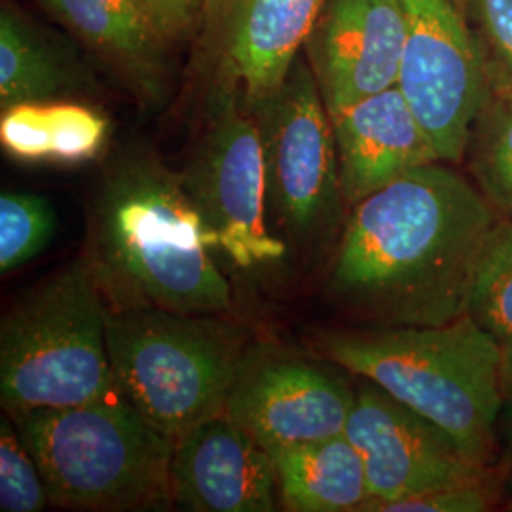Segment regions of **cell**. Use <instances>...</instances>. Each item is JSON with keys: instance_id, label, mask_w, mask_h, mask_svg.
I'll return each instance as SVG.
<instances>
[{"instance_id": "obj_5", "label": "cell", "mask_w": 512, "mask_h": 512, "mask_svg": "<svg viewBox=\"0 0 512 512\" xmlns=\"http://www.w3.org/2000/svg\"><path fill=\"white\" fill-rule=\"evenodd\" d=\"M10 418L37 459L50 503L82 511H135L171 501L175 442L118 391L92 403Z\"/></svg>"}, {"instance_id": "obj_11", "label": "cell", "mask_w": 512, "mask_h": 512, "mask_svg": "<svg viewBox=\"0 0 512 512\" xmlns=\"http://www.w3.org/2000/svg\"><path fill=\"white\" fill-rule=\"evenodd\" d=\"M344 435L365 463L370 499L361 512L486 475L499 465L471 458L437 423L368 380L355 389Z\"/></svg>"}, {"instance_id": "obj_24", "label": "cell", "mask_w": 512, "mask_h": 512, "mask_svg": "<svg viewBox=\"0 0 512 512\" xmlns=\"http://www.w3.org/2000/svg\"><path fill=\"white\" fill-rule=\"evenodd\" d=\"M50 503L37 459L4 412L0 418V511L38 512Z\"/></svg>"}, {"instance_id": "obj_19", "label": "cell", "mask_w": 512, "mask_h": 512, "mask_svg": "<svg viewBox=\"0 0 512 512\" xmlns=\"http://www.w3.org/2000/svg\"><path fill=\"white\" fill-rule=\"evenodd\" d=\"M86 84L78 57L10 4L0 12V107L69 99Z\"/></svg>"}, {"instance_id": "obj_27", "label": "cell", "mask_w": 512, "mask_h": 512, "mask_svg": "<svg viewBox=\"0 0 512 512\" xmlns=\"http://www.w3.org/2000/svg\"><path fill=\"white\" fill-rule=\"evenodd\" d=\"M499 435H501V440H503L507 459L512 463V382L507 385V393H505V404H503V414H501Z\"/></svg>"}, {"instance_id": "obj_7", "label": "cell", "mask_w": 512, "mask_h": 512, "mask_svg": "<svg viewBox=\"0 0 512 512\" xmlns=\"http://www.w3.org/2000/svg\"><path fill=\"white\" fill-rule=\"evenodd\" d=\"M249 109L262 141L268 209L287 239L310 245L338 224L344 196L332 118L306 55Z\"/></svg>"}, {"instance_id": "obj_22", "label": "cell", "mask_w": 512, "mask_h": 512, "mask_svg": "<svg viewBox=\"0 0 512 512\" xmlns=\"http://www.w3.org/2000/svg\"><path fill=\"white\" fill-rule=\"evenodd\" d=\"M57 230L54 207L31 192L0 196V272L10 274L40 255Z\"/></svg>"}, {"instance_id": "obj_17", "label": "cell", "mask_w": 512, "mask_h": 512, "mask_svg": "<svg viewBox=\"0 0 512 512\" xmlns=\"http://www.w3.org/2000/svg\"><path fill=\"white\" fill-rule=\"evenodd\" d=\"M272 458L285 511H361L370 499L365 463L346 435L283 448Z\"/></svg>"}, {"instance_id": "obj_16", "label": "cell", "mask_w": 512, "mask_h": 512, "mask_svg": "<svg viewBox=\"0 0 512 512\" xmlns=\"http://www.w3.org/2000/svg\"><path fill=\"white\" fill-rule=\"evenodd\" d=\"M61 25L101 55L143 101L165 90V38L154 29L139 0H42Z\"/></svg>"}, {"instance_id": "obj_3", "label": "cell", "mask_w": 512, "mask_h": 512, "mask_svg": "<svg viewBox=\"0 0 512 512\" xmlns=\"http://www.w3.org/2000/svg\"><path fill=\"white\" fill-rule=\"evenodd\" d=\"M315 349L437 423L471 458L499 463L505 363L494 338L467 313L429 327L327 330Z\"/></svg>"}, {"instance_id": "obj_25", "label": "cell", "mask_w": 512, "mask_h": 512, "mask_svg": "<svg viewBox=\"0 0 512 512\" xmlns=\"http://www.w3.org/2000/svg\"><path fill=\"white\" fill-rule=\"evenodd\" d=\"M505 469L497 465L486 475L446 484L435 490L380 505L376 512H488L495 511L505 492Z\"/></svg>"}, {"instance_id": "obj_6", "label": "cell", "mask_w": 512, "mask_h": 512, "mask_svg": "<svg viewBox=\"0 0 512 512\" xmlns=\"http://www.w3.org/2000/svg\"><path fill=\"white\" fill-rule=\"evenodd\" d=\"M249 344L247 332L222 315L120 308L107 317L118 393L173 442L224 414Z\"/></svg>"}, {"instance_id": "obj_18", "label": "cell", "mask_w": 512, "mask_h": 512, "mask_svg": "<svg viewBox=\"0 0 512 512\" xmlns=\"http://www.w3.org/2000/svg\"><path fill=\"white\" fill-rule=\"evenodd\" d=\"M109 120L69 99L19 103L2 109L0 145L25 164H86L109 139Z\"/></svg>"}, {"instance_id": "obj_8", "label": "cell", "mask_w": 512, "mask_h": 512, "mask_svg": "<svg viewBox=\"0 0 512 512\" xmlns=\"http://www.w3.org/2000/svg\"><path fill=\"white\" fill-rule=\"evenodd\" d=\"M215 249L241 270L283 260L287 245L268 228V181L255 116L243 97L215 84L207 122L181 173Z\"/></svg>"}, {"instance_id": "obj_23", "label": "cell", "mask_w": 512, "mask_h": 512, "mask_svg": "<svg viewBox=\"0 0 512 512\" xmlns=\"http://www.w3.org/2000/svg\"><path fill=\"white\" fill-rule=\"evenodd\" d=\"M488 82V95H512V0H463Z\"/></svg>"}, {"instance_id": "obj_2", "label": "cell", "mask_w": 512, "mask_h": 512, "mask_svg": "<svg viewBox=\"0 0 512 512\" xmlns=\"http://www.w3.org/2000/svg\"><path fill=\"white\" fill-rule=\"evenodd\" d=\"M88 230L84 256L109 310H232V287L211 258L215 243L181 173L147 156L124 160L101 184Z\"/></svg>"}, {"instance_id": "obj_1", "label": "cell", "mask_w": 512, "mask_h": 512, "mask_svg": "<svg viewBox=\"0 0 512 512\" xmlns=\"http://www.w3.org/2000/svg\"><path fill=\"white\" fill-rule=\"evenodd\" d=\"M421 165L351 205L329 287L380 327H429L465 315L476 256L499 215L473 179Z\"/></svg>"}, {"instance_id": "obj_28", "label": "cell", "mask_w": 512, "mask_h": 512, "mask_svg": "<svg viewBox=\"0 0 512 512\" xmlns=\"http://www.w3.org/2000/svg\"><path fill=\"white\" fill-rule=\"evenodd\" d=\"M507 509H511V511H512V499H511V503H509V507H507Z\"/></svg>"}, {"instance_id": "obj_21", "label": "cell", "mask_w": 512, "mask_h": 512, "mask_svg": "<svg viewBox=\"0 0 512 512\" xmlns=\"http://www.w3.org/2000/svg\"><path fill=\"white\" fill-rule=\"evenodd\" d=\"M463 162L495 213L512 219V95H488Z\"/></svg>"}, {"instance_id": "obj_12", "label": "cell", "mask_w": 512, "mask_h": 512, "mask_svg": "<svg viewBox=\"0 0 512 512\" xmlns=\"http://www.w3.org/2000/svg\"><path fill=\"white\" fill-rule=\"evenodd\" d=\"M323 0H207L202 48L215 84L247 107L274 93L304 50Z\"/></svg>"}, {"instance_id": "obj_4", "label": "cell", "mask_w": 512, "mask_h": 512, "mask_svg": "<svg viewBox=\"0 0 512 512\" xmlns=\"http://www.w3.org/2000/svg\"><path fill=\"white\" fill-rule=\"evenodd\" d=\"M109 306L86 256L19 296L0 325V403L10 416L116 393Z\"/></svg>"}, {"instance_id": "obj_10", "label": "cell", "mask_w": 512, "mask_h": 512, "mask_svg": "<svg viewBox=\"0 0 512 512\" xmlns=\"http://www.w3.org/2000/svg\"><path fill=\"white\" fill-rule=\"evenodd\" d=\"M355 389L329 366L268 342L249 344L224 414L270 454L344 435Z\"/></svg>"}, {"instance_id": "obj_14", "label": "cell", "mask_w": 512, "mask_h": 512, "mask_svg": "<svg viewBox=\"0 0 512 512\" xmlns=\"http://www.w3.org/2000/svg\"><path fill=\"white\" fill-rule=\"evenodd\" d=\"M169 490L173 503L198 512H270L279 495L272 454L226 414L175 440Z\"/></svg>"}, {"instance_id": "obj_13", "label": "cell", "mask_w": 512, "mask_h": 512, "mask_svg": "<svg viewBox=\"0 0 512 512\" xmlns=\"http://www.w3.org/2000/svg\"><path fill=\"white\" fill-rule=\"evenodd\" d=\"M399 0H323L304 52L329 114L399 84Z\"/></svg>"}, {"instance_id": "obj_15", "label": "cell", "mask_w": 512, "mask_h": 512, "mask_svg": "<svg viewBox=\"0 0 512 512\" xmlns=\"http://www.w3.org/2000/svg\"><path fill=\"white\" fill-rule=\"evenodd\" d=\"M346 205H355L439 152L399 86L370 95L330 116Z\"/></svg>"}, {"instance_id": "obj_26", "label": "cell", "mask_w": 512, "mask_h": 512, "mask_svg": "<svg viewBox=\"0 0 512 512\" xmlns=\"http://www.w3.org/2000/svg\"><path fill=\"white\" fill-rule=\"evenodd\" d=\"M139 4L165 42L173 44L200 31L207 0H139Z\"/></svg>"}, {"instance_id": "obj_20", "label": "cell", "mask_w": 512, "mask_h": 512, "mask_svg": "<svg viewBox=\"0 0 512 512\" xmlns=\"http://www.w3.org/2000/svg\"><path fill=\"white\" fill-rule=\"evenodd\" d=\"M465 313L501 349L512 382V219L499 217L476 256Z\"/></svg>"}, {"instance_id": "obj_9", "label": "cell", "mask_w": 512, "mask_h": 512, "mask_svg": "<svg viewBox=\"0 0 512 512\" xmlns=\"http://www.w3.org/2000/svg\"><path fill=\"white\" fill-rule=\"evenodd\" d=\"M404 54L399 88L439 152L463 164L488 82L463 0H399Z\"/></svg>"}]
</instances>
